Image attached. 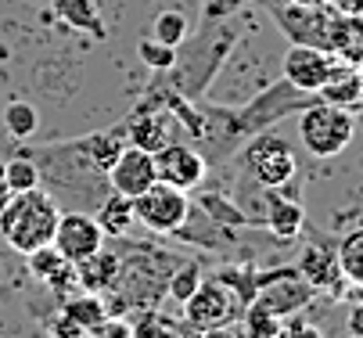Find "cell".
<instances>
[{
    "label": "cell",
    "mask_w": 363,
    "mask_h": 338,
    "mask_svg": "<svg viewBox=\"0 0 363 338\" xmlns=\"http://www.w3.org/2000/svg\"><path fill=\"white\" fill-rule=\"evenodd\" d=\"M33 159L40 169V187L58 205H69L72 198V209L90 213L105 198V191H97V187H108V173L94 166L83 137L62 140V144H43Z\"/></svg>",
    "instance_id": "1"
},
{
    "label": "cell",
    "mask_w": 363,
    "mask_h": 338,
    "mask_svg": "<svg viewBox=\"0 0 363 338\" xmlns=\"http://www.w3.org/2000/svg\"><path fill=\"white\" fill-rule=\"evenodd\" d=\"M184 259L173 252H159L147 241H133L126 252H119V277L105 292V306L108 317H123L130 310H151L166 299V284L169 274L180 266Z\"/></svg>",
    "instance_id": "2"
},
{
    "label": "cell",
    "mask_w": 363,
    "mask_h": 338,
    "mask_svg": "<svg viewBox=\"0 0 363 338\" xmlns=\"http://www.w3.org/2000/svg\"><path fill=\"white\" fill-rule=\"evenodd\" d=\"M238 191H234V202L245 213V202L252 195H263L270 187H284L295 180L298 173V159L295 148L274 130H259L252 133L241 148H238Z\"/></svg>",
    "instance_id": "3"
},
{
    "label": "cell",
    "mask_w": 363,
    "mask_h": 338,
    "mask_svg": "<svg viewBox=\"0 0 363 338\" xmlns=\"http://www.w3.org/2000/svg\"><path fill=\"white\" fill-rule=\"evenodd\" d=\"M62 205L47 195L43 187L33 191H18L8 198V205L0 209V237L22 256L43 249L55 241V227H58Z\"/></svg>",
    "instance_id": "4"
},
{
    "label": "cell",
    "mask_w": 363,
    "mask_h": 338,
    "mask_svg": "<svg viewBox=\"0 0 363 338\" xmlns=\"http://www.w3.org/2000/svg\"><path fill=\"white\" fill-rule=\"evenodd\" d=\"M352 137H356V119L349 116V108L313 101L298 112V140L309 155L335 159L352 144Z\"/></svg>",
    "instance_id": "5"
},
{
    "label": "cell",
    "mask_w": 363,
    "mask_h": 338,
    "mask_svg": "<svg viewBox=\"0 0 363 338\" xmlns=\"http://www.w3.org/2000/svg\"><path fill=\"white\" fill-rule=\"evenodd\" d=\"M313 101H320L317 94H306V90L291 86L288 79H281V83H270L267 90H259L248 105L234 108V119H238L241 137L248 140L259 130H274L284 116H298L302 108H309Z\"/></svg>",
    "instance_id": "6"
},
{
    "label": "cell",
    "mask_w": 363,
    "mask_h": 338,
    "mask_svg": "<svg viewBox=\"0 0 363 338\" xmlns=\"http://www.w3.org/2000/svg\"><path fill=\"white\" fill-rule=\"evenodd\" d=\"M241 313H245V303L216 274L201 277L194 295L184 303V324H191V327H230L241 320Z\"/></svg>",
    "instance_id": "7"
},
{
    "label": "cell",
    "mask_w": 363,
    "mask_h": 338,
    "mask_svg": "<svg viewBox=\"0 0 363 338\" xmlns=\"http://www.w3.org/2000/svg\"><path fill=\"white\" fill-rule=\"evenodd\" d=\"M187 209H191V195L180 187H169L162 180H155L147 191L133 198V220L144 223L151 234H177L180 223L187 220Z\"/></svg>",
    "instance_id": "8"
},
{
    "label": "cell",
    "mask_w": 363,
    "mask_h": 338,
    "mask_svg": "<svg viewBox=\"0 0 363 338\" xmlns=\"http://www.w3.org/2000/svg\"><path fill=\"white\" fill-rule=\"evenodd\" d=\"M270 8H274L281 33L291 43H309V47L331 51V29H335V18H338L335 8H328V4H291V0H284V4L270 0Z\"/></svg>",
    "instance_id": "9"
},
{
    "label": "cell",
    "mask_w": 363,
    "mask_h": 338,
    "mask_svg": "<svg viewBox=\"0 0 363 338\" xmlns=\"http://www.w3.org/2000/svg\"><path fill=\"white\" fill-rule=\"evenodd\" d=\"M317 295V288L302 281L295 266H281V270H267L259 274V292H255V306H263L274 317H295L302 306H309Z\"/></svg>",
    "instance_id": "10"
},
{
    "label": "cell",
    "mask_w": 363,
    "mask_h": 338,
    "mask_svg": "<svg viewBox=\"0 0 363 338\" xmlns=\"http://www.w3.org/2000/svg\"><path fill=\"white\" fill-rule=\"evenodd\" d=\"M338 65H345L335 51H324V47H309V43H291L284 55V79L306 94H317L335 72Z\"/></svg>",
    "instance_id": "11"
},
{
    "label": "cell",
    "mask_w": 363,
    "mask_h": 338,
    "mask_svg": "<svg viewBox=\"0 0 363 338\" xmlns=\"http://www.w3.org/2000/svg\"><path fill=\"white\" fill-rule=\"evenodd\" d=\"M155 173H159L162 184L180 187V191L191 195L194 187H201L205 173H209V162H205V155L194 148V144L173 140V144H166V148L155 152Z\"/></svg>",
    "instance_id": "12"
},
{
    "label": "cell",
    "mask_w": 363,
    "mask_h": 338,
    "mask_svg": "<svg viewBox=\"0 0 363 338\" xmlns=\"http://www.w3.org/2000/svg\"><path fill=\"white\" fill-rule=\"evenodd\" d=\"M105 230L97 227V220L90 216V213H83V209H62V216H58V227H55V245L69 263H79V259H86V256H94L101 245H105Z\"/></svg>",
    "instance_id": "13"
},
{
    "label": "cell",
    "mask_w": 363,
    "mask_h": 338,
    "mask_svg": "<svg viewBox=\"0 0 363 338\" xmlns=\"http://www.w3.org/2000/svg\"><path fill=\"white\" fill-rule=\"evenodd\" d=\"M177 119H173V112L169 108H162V105H155V101H147L144 108H137L130 119H126V144H133V148H144V152H159V148H166V144H173L177 137Z\"/></svg>",
    "instance_id": "14"
},
{
    "label": "cell",
    "mask_w": 363,
    "mask_h": 338,
    "mask_svg": "<svg viewBox=\"0 0 363 338\" xmlns=\"http://www.w3.org/2000/svg\"><path fill=\"white\" fill-rule=\"evenodd\" d=\"M263 227H267L277 241H295V237L302 234V227H306V209H302L298 195L291 191V184L263 191Z\"/></svg>",
    "instance_id": "15"
},
{
    "label": "cell",
    "mask_w": 363,
    "mask_h": 338,
    "mask_svg": "<svg viewBox=\"0 0 363 338\" xmlns=\"http://www.w3.org/2000/svg\"><path fill=\"white\" fill-rule=\"evenodd\" d=\"M155 180H159V173H155V155L144 152V148H133V144H126L119 152V159L108 166V187L126 195V198H137Z\"/></svg>",
    "instance_id": "16"
},
{
    "label": "cell",
    "mask_w": 363,
    "mask_h": 338,
    "mask_svg": "<svg viewBox=\"0 0 363 338\" xmlns=\"http://www.w3.org/2000/svg\"><path fill=\"white\" fill-rule=\"evenodd\" d=\"M298 277L309 281L317 292H342V266H338V252L335 245H309L302 249L298 263H295Z\"/></svg>",
    "instance_id": "17"
},
{
    "label": "cell",
    "mask_w": 363,
    "mask_h": 338,
    "mask_svg": "<svg viewBox=\"0 0 363 338\" xmlns=\"http://www.w3.org/2000/svg\"><path fill=\"white\" fill-rule=\"evenodd\" d=\"M29 259V270H33V277L40 281V284H47L50 292H58V295H65L69 288L76 284V263H69L55 245H43V249H36V252H29L26 256Z\"/></svg>",
    "instance_id": "18"
},
{
    "label": "cell",
    "mask_w": 363,
    "mask_h": 338,
    "mask_svg": "<svg viewBox=\"0 0 363 338\" xmlns=\"http://www.w3.org/2000/svg\"><path fill=\"white\" fill-rule=\"evenodd\" d=\"M116 277H119V252H112L108 245H101L94 256L76 263V284L83 288V292L105 295L108 288L116 284Z\"/></svg>",
    "instance_id": "19"
},
{
    "label": "cell",
    "mask_w": 363,
    "mask_h": 338,
    "mask_svg": "<svg viewBox=\"0 0 363 338\" xmlns=\"http://www.w3.org/2000/svg\"><path fill=\"white\" fill-rule=\"evenodd\" d=\"M90 216L105 230V237H126V230L133 223V198L119 195V191H105V198L90 209Z\"/></svg>",
    "instance_id": "20"
},
{
    "label": "cell",
    "mask_w": 363,
    "mask_h": 338,
    "mask_svg": "<svg viewBox=\"0 0 363 338\" xmlns=\"http://www.w3.org/2000/svg\"><path fill=\"white\" fill-rule=\"evenodd\" d=\"M359 94H363V76L356 65H338V72L317 90V98L328 101V105H338V108H349V105H359Z\"/></svg>",
    "instance_id": "21"
},
{
    "label": "cell",
    "mask_w": 363,
    "mask_h": 338,
    "mask_svg": "<svg viewBox=\"0 0 363 338\" xmlns=\"http://www.w3.org/2000/svg\"><path fill=\"white\" fill-rule=\"evenodd\" d=\"M62 313L69 320H76L83 331H90L94 324H101L108 317V306H105V295H97V292H83L79 288V295H69L62 303Z\"/></svg>",
    "instance_id": "22"
},
{
    "label": "cell",
    "mask_w": 363,
    "mask_h": 338,
    "mask_svg": "<svg viewBox=\"0 0 363 338\" xmlns=\"http://www.w3.org/2000/svg\"><path fill=\"white\" fill-rule=\"evenodd\" d=\"M4 130H8L11 140H33L40 133V112H36V105H29L22 98L8 101L4 105Z\"/></svg>",
    "instance_id": "23"
},
{
    "label": "cell",
    "mask_w": 363,
    "mask_h": 338,
    "mask_svg": "<svg viewBox=\"0 0 363 338\" xmlns=\"http://www.w3.org/2000/svg\"><path fill=\"white\" fill-rule=\"evenodd\" d=\"M335 252H338L342 277H345L349 284L363 288V227L349 230V234L338 241V245H335Z\"/></svg>",
    "instance_id": "24"
},
{
    "label": "cell",
    "mask_w": 363,
    "mask_h": 338,
    "mask_svg": "<svg viewBox=\"0 0 363 338\" xmlns=\"http://www.w3.org/2000/svg\"><path fill=\"white\" fill-rule=\"evenodd\" d=\"M187 36H191V22L177 8H166V11H159L151 18V40H159L166 47H180Z\"/></svg>",
    "instance_id": "25"
},
{
    "label": "cell",
    "mask_w": 363,
    "mask_h": 338,
    "mask_svg": "<svg viewBox=\"0 0 363 338\" xmlns=\"http://www.w3.org/2000/svg\"><path fill=\"white\" fill-rule=\"evenodd\" d=\"M201 277H205V270H201V263H191V259H184L173 274H169V284H166V295L177 303V306H184L191 295H194V288L201 284Z\"/></svg>",
    "instance_id": "26"
},
{
    "label": "cell",
    "mask_w": 363,
    "mask_h": 338,
    "mask_svg": "<svg viewBox=\"0 0 363 338\" xmlns=\"http://www.w3.org/2000/svg\"><path fill=\"white\" fill-rule=\"evenodd\" d=\"M205 216H213L216 223H227V227H248V216L238 209V202L234 198H223V195H198V198H191Z\"/></svg>",
    "instance_id": "27"
},
{
    "label": "cell",
    "mask_w": 363,
    "mask_h": 338,
    "mask_svg": "<svg viewBox=\"0 0 363 338\" xmlns=\"http://www.w3.org/2000/svg\"><path fill=\"white\" fill-rule=\"evenodd\" d=\"M55 8H58V15H62L69 26H76V29H83V33L105 36V26H101V18H97V11H94L90 0H55Z\"/></svg>",
    "instance_id": "28"
},
{
    "label": "cell",
    "mask_w": 363,
    "mask_h": 338,
    "mask_svg": "<svg viewBox=\"0 0 363 338\" xmlns=\"http://www.w3.org/2000/svg\"><path fill=\"white\" fill-rule=\"evenodd\" d=\"M4 180H8V187L15 191H33V187H40V169H36V159L33 155H11V159H4Z\"/></svg>",
    "instance_id": "29"
},
{
    "label": "cell",
    "mask_w": 363,
    "mask_h": 338,
    "mask_svg": "<svg viewBox=\"0 0 363 338\" xmlns=\"http://www.w3.org/2000/svg\"><path fill=\"white\" fill-rule=\"evenodd\" d=\"M241 324H245V334L241 338H277L281 334V327H284V320L281 317H274V313H267L263 306H245V313H241Z\"/></svg>",
    "instance_id": "30"
},
{
    "label": "cell",
    "mask_w": 363,
    "mask_h": 338,
    "mask_svg": "<svg viewBox=\"0 0 363 338\" xmlns=\"http://www.w3.org/2000/svg\"><path fill=\"white\" fill-rule=\"evenodd\" d=\"M230 292L245 303V306H252L255 303V292H259V274L252 270V266H230V270H220L216 274Z\"/></svg>",
    "instance_id": "31"
},
{
    "label": "cell",
    "mask_w": 363,
    "mask_h": 338,
    "mask_svg": "<svg viewBox=\"0 0 363 338\" xmlns=\"http://www.w3.org/2000/svg\"><path fill=\"white\" fill-rule=\"evenodd\" d=\"M137 58L147 65V69H155V72H169L173 65H177V47H166V43H159V40H140L137 43Z\"/></svg>",
    "instance_id": "32"
},
{
    "label": "cell",
    "mask_w": 363,
    "mask_h": 338,
    "mask_svg": "<svg viewBox=\"0 0 363 338\" xmlns=\"http://www.w3.org/2000/svg\"><path fill=\"white\" fill-rule=\"evenodd\" d=\"M133 338H180V324L159 317V313H151L144 310L140 320L133 324Z\"/></svg>",
    "instance_id": "33"
},
{
    "label": "cell",
    "mask_w": 363,
    "mask_h": 338,
    "mask_svg": "<svg viewBox=\"0 0 363 338\" xmlns=\"http://www.w3.org/2000/svg\"><path fill=\"white\" fill-rule=\"evenodd\" d=\"M86 338H133V324L126 317H105L86 331Z\"/></svg>",
    "instance_id": "34"
},
{
    "label": "cell",
    "mask_w": 363,
    "mask_h": 338,
    "mask_svg": "<svg viewBox=\"0 0 363 338\" xmlns=\"http://www.w3.org/2000/svg\"><path fill=\"white\" fill-rule=\"evenodd\" d=\"M50 334H55V338H83L86 331H83L76 320H69L65 313H58L55 320H50Z\"/></svg>",
    "instance_id": "35"
},
{
    "label": "cell",
    "mask_w": 363,
    "mask_h": 338,
    "mask_svg": "<svg viewBox=\"0 0 363 338\" xmlns=\"http://www.w3.org/2000/svg\"><path fill=\"white\" fill-rule=\"evenodd\" d=\"M345 324H349V334H352V338H363V303H356V306L349 310V320H345Z\"/></svg>",
    "instance_id": "36"
},
{
    "label": "cell",
    "mask_w": 363,
    "mask_h": 338,
    "mask_svg": "<svg viewBox=\"0 0 363 338\" xmlns=\"http://www.w3.org/2000/svg\"><path fill=\"white\" fill-rule=\"evenodd\" d=\"M335 11H342V15H363V0H335Z\"/></svg>",
    "instance_id": "37"
},
{
    "label": "cell",
    "mask_w": 363,
    "mask_h": 338,
    "mask_svg": "<svg viewBox=\"0 0 363 338\" xmlns=\"http://www.w3.org/2000/svg\"><path fill=\"white\" fill-rule=\"evenodd\" d=\"M15 195V191L8 187V180H4V159H0V209H4L8 205V198Z\"/></svg>",
    "instance_id": "38"
},
{
    "label": "cell",
    "mask_w": 363,
    "mask_h": 338,
    "mask_svg": "<svg viewBox=\"0 0 363 338\" xmlns=\"http://www.w3.org/2000/svg\"><path fill=\"white\" fill-rule=\"evenodd\" d=\"M291 4H331V0H291Z\"/></svg>",
    "instance_id": "39"
},
{
    "label": "cell",
    "mask_w": 363,
    "mask_h": 338,
    "mask_svg": "<svg viewBox=\"0 0 363 338\" xmlns=\"http://www.w3.org/2000/svg\"><path fill=\"white\" fill-rule=\"evenodd\" d=\"M359 105H363V94H359Z\"/></svg>",
    "instance_id": "40"
},
{
    "label": "cell",
    "mask_w": 363,
    "mask_h": 338,
    "mask_svg": "<svg viewBox=\"0 0 363 338\" xmlns=\"http://www.w3.org/2000/svg\"><path fill=\"white\" fill-rule=\"evenodd\" d=\"M0 338H4V334H0Z\"/></svg>",
    "instance_id": "41"
},
{
    "label": "cell",
    "mask_w": 363,
    "mask_h": 338,
    "mask_svg": "<svg viewBox=\"0 0 363 338\" xmlns=\"http://www.w3.org/2000/svg\"><path fill=\"white\" fill-rule=\"evenodd\" d=\"M83 338H86V334H83Z\"/></svg>",
    "instance_id": "42"
},
{
    "label": "cell",
    "mask_w": 363,
    "mask_h": 338,
    "mask_svg": "<svg viewBox=\"0 0 363 338\" xmlns=\"http://www.w3.org/2000/svg\"><path fill=\"white\" fill-rule=\"evenodd\" d=\"M349 338H352V334H349Z\"/></svg>",
    "instance_id": "43"
}]
</instances>
